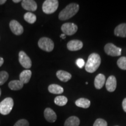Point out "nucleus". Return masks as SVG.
I'll list each match as a JSON object with an SVG mask.
<instances>
[{
	"instance_id": "nucleus-1",
	"label": "nucleus",
	"mask_w": 126,
	"mask_h": 126,
	"mask_svg": "<svg viewBox=\"0 0 126 126\" xmlns=\"http://www.w3.org/2000/svg\"><path fill=\"white\" fill-rule=\"evenodd\" d=\"M101 63V58L97 53H92L88 57L87 62L85 63V68L88 72L93 73L95 72Z\"/></svg>"
},
{
	"instance_id": "nucleus-2",
	"label": "nucleus",
	"mask_w": 126,
	"mask_h": 126,
	"mask_svg": "<svg viewBox=\"0 0 126 126\" xmlns=\"http://www.w3.org/2000/svg\"><path fill=\"white\" fill-rule=\"evenodd\" d=\"M79 9V6L77 3H71L60 12L59 18L61 20H66L73 17Z\"/></svg>"
},
{
	"instance_id": "nucleus-3",
	"label": "nucleus",
	"mask_w": 126,
	"mask_h": 126,
	"mask_svg": "<svg viewBox=\"0 0 126 126\" xmlns=\"http://www.w3.org/2000/svg\"><path fill=\"white\" fill-rule=\"evenodd\" d=\"M14 105V100L12 97H6L0 103V113L2 115L8 114L13 109Z\"/></svg>"
},
{
	"instance_id": "nucleus-4",
	"label": "nucleus",
	"mask_w": 126,
	"mask_h": 126,
	"mask_svg": "<svg viewBox=\"0 0 126 126\" xmlns=\"http://www.w3.org/2000/svg\"><path fill=\"white\" fill-rule=\"evenodd\" d=\"M59 4L57 0H46L42 5V10L46 14H53L57 9Z\"/></svg>"
},
{
	"instance_id": "nucleus-5",
	"label": "nucleus",
	"mask_w": 126,
	"mask_h": 126,
	"mask_svg": "<svg viewBox=\"0 0 126 126\" xmlns=\"http://www.w3.org/2000/svg\"><path fill=\"white\" fill-rule=\"evenodd\" d=\"M38 46L40 49L47 52H51L54 49V43L51 39L43 37L39 39Z\"/></svg>"
},
{
	"instance_id": "nucleus-6",
	"label": "nucleus",
	"mask_w": 126,
	"mask_h": 126,
	"mask_svg": "<svg viewBox=\"0 0 126 126\" xmlns=\"http://www.w3.org/2000/svg\"><path fill=\"white\" fill-rule=\"evenodd\" d=\"M105 53L112 57L120 56L122 54V48L116 46L113 43H108L104 47Z\"/></svg>"
},
{
	"instance_id": "nucleus-7",
	"label": "nucleus",
	"mask_w": 126,
	"mask_h": 126,
	"mask_svg": "<svg viewBox=\"0 0 126 126\" xmlns=\"http://www.w3.org/2000/svg\"><path fill=\"white\" fill-rule=\"evenodd\" d=\"M61 29L64 34L71 36L74 34L78 31V26L74 23L67 22L64 23L61 26Z\"/></svg>"
},
{
	"instance_id": "nucleus-8",
	"label": "nucleus",
	"mask_w": 126,
	"mask_h": 126,
	"mask_svg": "<svg viewBox=\"0 0 126 126\" xmlns=\"http://www.w3.org/2000/svg\"><path fill=\"white\" fill-rule=\"evenodd\" d=\"M19 61L23 68L29 69L32 67V61L25 51H20L19 53Z\"/></svg>"
},
{
	"instance_id": "nucleus-9",
	"label": "nucleus",
	"mask_w": 126,
	"mask_h": 126,
	"mask_svg": "<svg viewBox=\"0 0 126 126\" xmlns=\"http://www.w3.org/2000/svg\"><path fill=\"white\" fill-rule=\"evenodd\" d=\"M9 28L11 32L16 36L21 35L23 33V28L18 21L12 20L9 23Z\"/></svg>"
},
{
	"instance_id": "nucleus-10",
	"label": "nucleus",
	"mask_w": 126,
	"mask_h": 126,
	"mask_svg": "<svg viewBox=\"0 0 126 126\" xmlns=\"http://www.w3.org/2000/svg\"><path fill=\"white\" fill-rule=\"evenodd\" d=\"M21 4L23 8L28 11H35L37 8V3L33 0H23L22 1Z\"/></svg>"
},
{
	"instance_id": "nucleus-11",
	"label": "nucleus",
	"mask_w": 126,
	"mask_h": 126,
	"mask_svg": "<svg viewBox=\"0 0 126 126\" xmlns=\"http://www.w3.org/2000/svg\"><path fill=\"white\" fill-rule=\"evenodd\" d=\"M67 47L70 51H78L83 47V43L81 40H72L68 42Z\"/></svg>"
},
{
	"instance_id": "nucleus-12",
	"label": "nucleus",
	"mask_w": 126,
	"mask_h": 126,
	"mask_svg": "<svg viewBox=\"0 0 126 126\" xmlns=\"http://www.w3.org/2000/svg\"><path fill=\"white\" fill-rule=\"evenodd\" d=\"M117 86V81L116 77L113 75L110 76L106 82V88L108 91L113 92L116 90Z\"/></svg>"
},
{
	"instance_id": "nucleus-13",
	"label": "nucleus",
	"mask_w": 126,
	"mask_h": 126,
	"mask_svg": "<svg viewBox=\"0 0 126 126\" xmlns=\"http://www.w3.org/2000/svg\"><path fill=\"white\" fill-rule=\"evenodd\" d=\"M44 116L45 119L49 123H54L57 120V114L51 108H47L44 111Z\"/></svg>"
},
{
	"instance_id": "nucleus-14",
	"label": "nucleus",
	"mask_w": 126,
	"mask_h": 126,
	"mask_svg": "<svg viewBox=\"0 0 126 126\" xmlns=\"http://www.w3.org/2000/svg\"><path fill=\"white\" fill-rule=\"evenodd\" d=\"M106 83V77L102 74H99L95 77L94 81V85L97 89H100Z\"/></svg>"
},
{
	"instance_id": "nucleus-15",
	"label": "nucleus",
	"mask_w": 126,
	"mask_h": 126,
	"mask_svg": "<svg viewBox=\"0 0 126 126\" xmlns=\"http://www.w3.org/2000/svg\"><path fill=\"white\" fill-rule=\"evenodd\" d=\"M114 33L118 37H126V23H121L116 26Z\"/></svg>"
},
{
	"instance_id": "nucleus-16",
	"label": "nucleus",
	"mask_w": 126,
	"mask_h": 126,
	"mask_svg": "<svg viewBox=\"0 0 126 126\" xmlns=\"http://www.w3.org/2000/svg\"><path fill=\"white\" fill-rule=\"evenodd\" d=\"M57 77L61 81L67 82L71 79L72 75L70 72L63 70H59L56 72Z\"/></svg>"
},
{
	"instance_id": "nucleus-17",
	"label": "nucleus",
	"mask_w": 126,
	"mask_h": 126,
	"mask_svg": "<svg viewBox=\"0 0 126 126\" xmlns=\"http://www.w3.org/2000/svg\"><path fill=\"white\" fill-rule=\"evenodd\" d=\"M32 76V71L29 70H25L23 71L19 75V80L24 83H28L29 82Z\"/></svg>"
},
{
	"instance_id": "nucleus-18",
	"label": "nucleus",
	"mask_w": 126,
	"mask_h": 126,
	"mask_svg": "<svg viewBox=\"0 0 126 126\" xmlns=\"http://www.w3.org/2000/svg\"><path fill=\"white\" fill-rule=\"evenodd\" d=\"M75 105L79 108H81L83 109H88L90 107L91 102L89 99L81 97L75 101Z\"/></svg>"
},
{
	"instance_id": "nucleus-19",
	"label": "nucleus",
	"mask_w": 126,
	"mask_h": 126,
	"mask_svg": "<svg viewBox=\"0 0 126 126\" xmlns=\"http://www.w3.org/2000/svg\"><path fill=\"white\" fill-rule=\"evenodd\" d=\"M80 120L77 116H72L68 117L64 123V126H79Z\"/></svg>"
},
{
	"instance_id": "nucleus-20",
	"label": "nucleus",
	"mask_w": 126,
	"mask_h": 126,
	"mask_svg": "<svg viewBox=\"0 0 126 126\" xmlns=\"http://www.w3.org/2000/svg\"><path fill=\"white\" fill-rule=\"evenodd\" d=\"M48 90L51 94H60L64 92L63 88L57 84L50 85L48 87Z\"/></svg>"
},
{
	"instance_id": "nucleus-21",
	"label": "nucleus",
	"mask_w": 126,
	"mask_h": 126,
	"mask_svg": "<svg viewBox=\"0 0 126 126\" xmlns=\"http://www.w3.org/2000/svg\"><path fill=\"white\" fill-rule=\"evenodd\" d=\"M8 86L12 91H18L23 88V83L20 80H14L9 82Z\"/></svg>"
},
{
	"instance_id": "nucleus-22",
	"label": "nucleus",
	"mask_w": 126,
	"mask_h": 126,
	"mask_svg": "<svg viewBox=\"0 0 126 126\" xmlns=\"http://www.w3.org/2000/svg\"><path fill=\"white\" fill-rule=\"evenodd\" d=\"M67 102L68 99L65 96H58L54 99V103L59 106H65Z\"/></svg>"
},
{
	"instance_id": "nucleus-23",
	"label": "nucleus",
	"mask_w": 126,
	"mask_h": 126,
	"mask_svg": "<svg viewBox=\"0 0 126 126\" xmlns=\"http://www.w3.org/2000/svg\"><path fill=\"white\" fill-rule=\"evenodd\" d=\"M23 18H24L25 21H26L28 23H30V24L34 23L36 21V19H37L36 16L34 14H33L32 12H26L24 15Z\"/></svg>"
},
{
	"instance_id": "nucleus-24",
	"label": "nucleus",
	"mask_w": 126,
	"mask_h": 126,
	"mask_svg": "<svg viewBox=\"0 0 126 126\" xmlns=\"http://www.w3.org/2000/svg\"><path fill=\"white\" fill-rule=\"evenodd\" d=\"M9 78V74L7 71H2L0 72V86L2 85L7 82Z\"/></svg>"
},
{
	"instance_id": "nucleus-25",
	"label": "nucleus",
	"mask_w": 126,
	"mask_h": 126,
	"mask_svg": "<svg viewBox=\"0 0 126 126\" xmlns=\"http://www.w3.org/2000/svg\"><path fill=\"white\" fill-rule=\"evenodd\" d=\"M117 64L120 68L126 70V57H122L117 60Z\"/></svg>"
},
{
	"instance_id": "nucleus-26",
	"label": "nucleus",
	"mask_w": 126,
	"mask_h": 126,
	"mask_svg": "<svg viewBox=\"0 0 126 126\" xmlns=\"http://www.w3.org/2000/svg\"><path fill=\"white\" fill-rule=\"evenodd\" d=\"M93 126H108V123L103 119H97L95 120Z\"/></svg>"
},
{
	"instance_id": "nucleus-27",
	"label": "nucleus",
	"mask_w": 126,
	"mask_h": 126,
	"mask_svg": "<svg viewBox=\"0 0 126 126\" xmlns=\"http://www.w3.org/2000/svg\"><path fill=\"white\" fill-rule=\"evenodd\" d=\"M14 126H29V123L26 119H20L15 123Z\"/></svg>"
},
{
	"instance_id": "nucleus-28",
	"label": "nucleus",
	"mask_w": 126,
	"mask_h": 126,
	"mask_svg": "<svg viewBox=\"0 0 126 126\" xmlns=\"http://www.w3.org/2000/svg\"><path fill=\"white\" fill-rule=\"evenodd\" d=\"M76 64L79 68H82L85 65V63L82 59H78L76 60Z\"/></svg>"
},
{
	"instance_id": "nucleus-29",
	"label": "nucleus",
	"mask_w": 126,
	"mask_h": 126,
	"mask_svg": "<svg viewBox=\"0 0 126 126\" xmlns=\"http://www.w3.org/2000/svg\"><path fill=\"white\" fill-rule=\"evenodd\" d=\"M122 107H123V109L124 111L126 113V98H124L123 99V100Z\"/></svg>"
},
{
	"instance_id": "nucleus-30",
	"label": "nucleus",
	"mask_w": 126,
	"mask_h": 126,
	"mask_svg": "<svg viewBox=\"0 0 126 126\" xmlns=\"http://www.w3.org/2000/svg\"><path fill=\"white\" fill-rule=\"evenodd\" d=\"M4 59H3L2 57H0V67H1V66L3 65V64H4Z\"/></svg>"
},
{
	"instance_id": "nucleus-31",
	"label": "nucleus",
	"mask_w": 126,
	"mask_h": 126,
	"mask_svg": "<svg viewBox=\"0 0 126 126\" xmlns=\"http://www.w3.org/2000/svg\"><path fill=\"white\" fill-rule=\"evenodd\" d=\"M6 2H7V1H6V0H0V5L4 4Z\"/></svg>"
},
{
	"instance_id": "nucleus-32",
	"label": "nucleus",
	"mask_w": 126,
	"mask_h": 126,
	"mask_svg": "<svg viewBox=\"0 0 126 126\" xmlns=\"http://www.w3.org/2000/svg\"><path fill=\"white\" fill-rule=\"evenodd\" d=\"M60 37L62 39H65V37H66V36H65V34H64V33H63V34H61V35H60Z\"/></svg>"
},
{
	"instance_id": "nucleus-33",
	"label": "nucleus",
	"mask_w": 126,
	"mask_h": 126,
	"mask_svg": "<svg viewBox=\"0 0 126 126\" xmlns=\"http://www.w3.org/2000/svg\"><path fill=\"white\" fill-rule=\"evenodd\" d=\"M12 1L15 3H19V2H21V1H20V0H13Z\"/></svg>"
},
{
	"instance_id": "nucleus-34",
	"label": "nucleus",
	"mask_w": 126,
	"mask_h": 126,
	"mask_svg": "<svg viewBox=\"0 0 126 126\" xmlns=\"http://www.w3.org/2000/svg\"><path fill=\"white\" fill-rule=\"evenodd\" d=\"M1 89L0 88V96H1Z\"/></svg>"
},
{
	"instance_id": "nucleus-35",
	"label": "nucleus",
	"mask_w": 126,
	"mask_h": 126,
	"mask_svg": "<svg viewBox=\"0 0 126 126\" xmlns=\"http://www.w3.org/2000/svg\"></svg>"
}]
</instances>
